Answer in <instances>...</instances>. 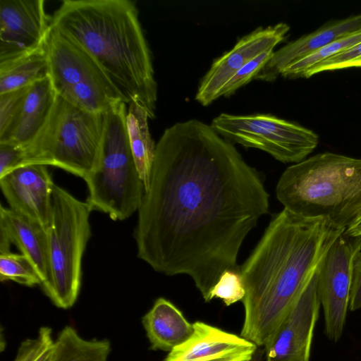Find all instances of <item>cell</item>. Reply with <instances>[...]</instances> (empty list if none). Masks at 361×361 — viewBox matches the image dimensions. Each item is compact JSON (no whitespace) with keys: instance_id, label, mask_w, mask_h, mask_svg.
<instances>
[{"instance_id":"obj_12","label":"cell","mask_w":361,"mask_h":361,"mask_svg":"<svg viewBox=\"0 0 361 361\" xmlns=\"http://www.w3.org/2000/svg\"><path fill=\"white\" fill-rule=\"evenodd\" d=\"M320 307L316 271L264 347L266 361H310Z\"/></svg>"},{"instance_id":"obj_9","label":"cell","mask_w":361,"mask_h":361,"mask_svg":"<svg viewBox=\"0 0 361 361\" xmlns=\"http://www.w3.org/2000/svg\"><path fill=\"white\" fill-rule=\"evenodd\" d=\"M210 126L232 144L261 149L284 164L305 160L319 143L312 130L269 114L221 113Z\"/></svg>"},{"instance_id":"obj_10","label":"cell","mask_w":361,"mask_h":361,"mask_svg":"<svg viewBox=\"0 0 361 361\" xmlns=\"http://www.w3.org/2000/svg\"><path fill=\"white\" fill-rule=\"evenodd\" d=\"M361 250V238L341 233L332 243L317 269V291L324 317V332L338 341L349 310L353 262Z\"/></svg>"},{"instance_id":"obj_22","label":"cell","mask_w":361,"mask_h":361,"mask_svg":"<svg viewBox=\"0 0 361 361\" xmlns=\"http://www.w3.org/2000/svg\"><path fill=\"white\" fill-rule=\"evenodd\" d=\"M110 351L109 340H86L66 326L54 342L50 361H107Z\"/></svg>"},{"instance_id":"obj_20","label":"cell","mask_w":361,"mask_h":361,"mask_svg":"<svg viewBox=\"0 0 361 361\" xmlns=\"http://www.w3.org/2000/svg\"><path fill=\"white\" fill-rule=\"evenodd\" d=\"M149 118L148 113L140 104H128L126 117L128 137L145 192L149 188L157 145L149 133Z\"/></svg>"},{"instance_id":"obj_23","label":"cell","mask_w":361,"mask_h":361,"mask_svg":"<svg viewBox=\"0 0 361 361\" xmlns=\"http://www.w3.org/2000/svg\"><path fill=\"white\" fill-rule=\"evenodd\" d=\"M361 42V28L350 32L286 66L281 73L286 78H304L305 73L318 63Z\"/></svg>"},{"instance_id":"obj_30","label":"cell","mask_w":361,"mask_h":361,"mask_svg":"<svg viewBox=\"0 0 361 361\" xmlns=\"http://www.w3.org/2000/svg\"><path fill=\"white\" fill-rule=\"evenodd\" d=\"M21 147L0 142V178L20 168Z\"/></svg>"},{"instance_id":"obj_25","label":"cell","mask_w":361,"mask_h":361,"mask_svg":"<svg viewBox=\"0 0 361 361\" xmlns=\"http://www.w3.org/2000/svg\"><path fill=\"white\" fill-rule=\"evenodd\" d=\"M54 342L51 329L42 326L35 338L21 343L14 361H50Z\"/></svg>"},{"instance_id":"obj_7","label":"cell","mask_w":361,"mask_h":361,"mask_svg":"<svg viewBox=\"0 0 361 361\" xmlns=\"http://www.w3.org/2000/svg\"><path fill=\"white\" fill-rule=\"evenodd\" d=\"M126 104L121 102L105 113L99 162L84 179L91 209L107 214L114 221L125 220L138 211L145 193L128 137Z\"/></svg>"},{"instance_id":"obj_6","label":"cell","mask_w":361,"mask_h":361,"mask_svg":"<svg viewBox=\"0 0 361 361\" xmlns=\"http://www.w3.org/2000/svg\"><path fill=\"white\" fill-rule=\"evenodd\" d=\"M92 210L65 189L54 185L51 218L47 226L48 279L41 285L59 308L75 302L82 279V259L91 235Z\"/></svg>"},{"instance_id":"obj_24","label":"cell","mask_w":361,"mask_h":361,"mask_svg":"<svg viewBox=\"0 0 361 361\" xmlns=\"http://www.w3.org/2000/svg\"><path fill=\"white\" fill-rule=\"evenodd\" d=\"M0 280L12 281L32 287L42 285V280L30 260L23 254L11 251L0 253Z\"/></svg>"},{"instance_id":"obj_5","label":"cell","mask_w":361,"mask_h":361,"mask_svg":"<svg viewBox=\"0 0 361 361\" xmlns=\"http://www.w3.org/2000/svg\"><path fill=\"white\" fill-rule=\"evenodd\" d=\"M105 125V113L86 111L56 94L41 129L21 147V167L53 166L84 180L99 164Z\"/></svg>"},{"instance_id":"obj_2","label":"cell","mask_w":361,"mask_h":361,"mask_svg":"<svg viewBox=\"0 0 361 361\" xmlns=\"http://www.w3.org/2000/svg\"><path fill=\"white\" fill-rule=\"evenodd\" d=\"M343 230L283 208L240 267L245 295L240 336L264 347Z\"/></svg>"},{"instance_id":"obj_8","label":"cell","mask_w":361,"mask_h":361,"mask_svg":"<svg viewBox=\"0 0 361 361\" xmlns=\"http://www.w3.org/2000/svg\"><path fill=\"white\" fill-rule=\"evenodd\" d=\"M49 76L57 95L94 113L126 99L97 61L80 44L51 27L45 43Z\"/></svg>"},{"instance_id":"obj_31","label":"cell","mask_w":361,"mask_h":361,"mask_svg":"<svg viewBox=\"0 0 361 361\" xmlns=\"http://www.w3.org/2000/svg\"><path fill=\"white\" fill-rule=\"evenodd\" d=\"M361 309V250L354 257L352 284L350 293L349 310Z\"/></svg>"},{"instance_id":"obj_32","label":"cell","mask_w":361,"mask_h":361,"mask_svg":"<svg viewBox=\"0 0 361 361\" xmlns=\"http://www.w3.org/2000/svg\"><path fill=\"white\" fill-rule=\"evenodd\" d=\"M349 236L361 238V223L345 231Z\"/></svg>"},{"instance_id":"obj_3","label":"cell","mask_w":361,"mask_h":361,"mask_svg":"<svg viewBox=\"0 0 361 361\" xmlns=\"http://www.w3.org/2000/svg\"><path fill=\"white\" fill-rule=\"evenodd\" d=\"M51 27L83 47L124 97L155 117L157 83L151 51L130 0H64Z\"/></svg>"},{"instance_id":"obj_1","label":"cell","mask_w":361,"mask_h":361,"mask_svg":"<svg viewBox=\"0 0 361 361\" xmlns=\"http://www.w3.org/2000/svg\"><path fill=\"white\" fill-rule=\"evenodd\" d=\"M269 208L259 172L233 144L198 119L178 122L156 145L137 257L157 272L190 276L208 302L221 274L240 269L243 242Z\"/></svg>"},{"instance_id":"obj_29","label":"cell","mask_w":361,"mask_h":361,"mask_svg":"<svg viewBox=\"0 0 361 361\" xmlns=\"http://www.w3.org/2000/svg\"><path fill=\"white\" fill-rule=\"evenodd\" d=\"M360 63L361 42L314 66L305 73L304 78H308L326 71L357 67Z\"/></svg>"},{"instance_id":"obj_15","label":"cell","mask_w":361,"mask_h":361,"mask_svg":"<svg viewBox=\"0 0 361 361\" xmlns=\"http://www.w3.org/2000/svg\"><path fill=\"white\" fill-rule=\"evenodd\" d=\"M192 326L190 338L171 350L164 361H250L258 348L250 341L202 322Z\"/></svg>"},{"instance_id":"obj_13","label":"cell","mask_w":361,"mask_h":361,"mask_svg":"<svg viewBox=\"0 0 361 361\" xmlns=\"http://www.w3.org/2000/svg\"><path fill=\"white\" fill-rule=\"evenodd\" d=\"M290 26L283 22L258 27L238 39L233 47L216 58L202 78L195 99L207 106L219 97L229 78L260 54L273 49L286 37Z\"/></svg>"},{"instance_id":"obj_33","label":"cell","mask_w":361,"mask_h":361,"mask_svg":"<svg viewBox=\"0 0 361 361\" xmlns=\"http://www.w3.org/2000/svg\"><path fill=\"white\" fill-rule=\"evenodd\" d=\"M264 354H265L264 348V349H262L258 347L250 361H262V357Z\"/></svg>"},{"instance_id":"obj_18","label":"cell","mask_w":361,"mask_h":361,"mask_svg":"<svg viewBox=\"0 0 361 361\" xmlns=\"http://www.w3.org/2000/svg\"><path fill=\"white\" fill-rule=\"evenodd\" d=\"M56 98L49 76L31 85L12 126L0 142L27 145L47 121Z\"/></svg>"},{"instance_id":"obj_21","label":"cell","mask_w":361,"mask_h":361,"mask_svg":"<svg viewBox=\"0 0 361 361\" xmlns=\"http://www.w3.org/2000/svg\"><path fill=\"white\" fill-rule=\"evenodd\" d=\"M49 74L44 45L32 54L0 63V94L30 86L47 78Z\"/></svg>"},{"instance_id":"obj_19","label":"cell","mask_w":361,"mask_h":361,"mask_svg":"<svg viewBox=\"0 0 361 361\" xmlns=\"http://www.w3.org/2000/svg\"><path fill=\"white\" fill-rule=\"evenodd\" d=\"M152 350L171 351L188 340L193 326L170 301L158 298L142 319Z\"/></svg>"},{"instance_id":"obj_4","label":"cell","mask_w":361,"mask_h":361,"mask_svg":"<svg viewBox=\"0 0 361 361\" xmlns=\"http://www.w3.org/2000/svg\"><path fill=\"white\" fill-rule=\"evenodd\" d=\"M276 195L290 212L345 231L361 223V159L317 154L288 166Z\"/></svg>"},{"instance_id":"obj_34","label":"cell","mask_w":361,"mask_h":361,"mask_svg":"<svg viewBox=\"0 0 361 361\" xmlns=\"http://www.w3.org/2000/svg\"><path fill=\"white\" fill-rule=\"evenodd\" d=\"M357 67H361V63L358 65Z\"/></svg>"},{"instance_id":"obj_11","label":"cell","mask_w":361,"mask_h":361,"mask_svg":"<svg viewBox=\"0 0 361 361\" xmlns=\"http://www.w3.org/2000/svg\"><path fill=\"white\" fill-rule=\"evenodd\" d=\"M44 0H0V63L32 54L45 45L51 16Z\"/></svg>"},{"instance_id":"obj_16","label":"cell","mask_w":361,"mask_h":361,"mask_svg":"<svg viewBox=\"0 0 361 361\" xmlns=\"http://www.w3.org/2000/svg\"><path fill=\"white\" fill-rule=\"evenodd\" d=\"M360 28L361 13L326 24L274 51L271 58L254 79L274 81L290 63Z\"/></svg>"},{"instance_id":"obj_14","label":"cell","mask_w":361,"mask_h":361,"mask_svg":"<svg viewBox=\"0 0 361 361\" xmlns=\"http://www.w3.org/2000/svg\"><path fill=\"white\" fill-rule=\"evenodd\" d=\"M54 183L42 164L18 168L0 178V187L10 209L44 226L49 225Z\"/></svg>"},{"instance_id":"obj_27","label":"cell","mask_w":361,"mask_h":361,"mask_svg":"<svg viewBox=\"0 0 361 361\" xmlns=\"http://www.w3.org/2000/svg\"><path fill=\"white\" fill-rule=\"evenodd\" d=\"M273 51L270 49L260 54L238 70L224 85L219 97H228L253 80L271 58Z\"/></svg>"},{"instance_id":"obj_26","label":"cell","mask_w":361,"mask_h":361,"mask_svg":"<svg viewBox=\"0 0 361 361\" xmlns=\"http://www.w3.org/2000/svg\"><path fill=\"white\" fill-rule=\"evenodd\" d=\"M245 295V290L240 269H226L212 288L209 301L215 298H219L226 306H229L238 301H242Z\"/></svg>"},{"instance_id":"obj_17","label":"cell","mask_w":361,"mask_h":361,"mask_svg":"<svg viewBox=\"0 0 361 361\" xmlns=\"http://www.w3.org/2000/svg\"><path fill=\"white\" fill-rule=\"evenodd\" d=\"M15 245L28 258L39 275L42 284L48 279L47 228L10 208L0 206V253Z\"/></svg>"},{"instance_id":"obj_28","label":"cell","mask_w":361,"mask_h":361,"mask_svg":"<svg viewBox=\"0 0 361 361\" xmlns=\"http://www.w3.org/2000/svg\"><path fill=\"white\" fill-rule=\"evenodd\" d=\"M30 86L0 94V139L12 126Z\"/></svg>"}]
</instances>
